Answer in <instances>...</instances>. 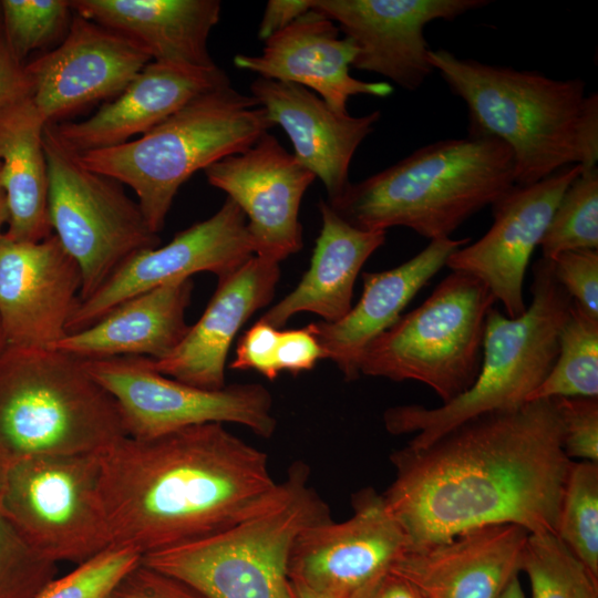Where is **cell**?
<instances>
[{
    "label": "cell",
    "instance_id": "cell-1",
    "mask_svg": "<svg viewBox=\"0 0 598 598\" xmlns=\"http://www.w3.org/2000/svg\"><path fill=\"white\" fill-rule=\"evenodd\" d=\"M390 461L394 480L382 495L409 547L501 524L555 534L573 462L553 399L474 416Z\"/></svg>",
    "mask_w": 598,
    "mask_h": 598
},
{
    "label": "cell",
    "instance_id": "cell-2",
    "mask_svg": "<svg viewBox=\"0 0 598 598\" xmlns=\"http://www.w3.org/2000/svg\"><path fill=\"white\" fill-rule=\"evenodd\" d=\"M277 488L267 454L223 423L146 440L125 436L100 453L112 547L142 557L234 526L265 507Z\"/></svg>",
    "mask_w": 598,
    "mask_h": 598
},
{
    "label": "cell",
    "instance_id": "cell-3",
    "mask_svg": "<svg viewBox=\"0 0 598 598\" xmlns=\"http://www.w3.org/2000/svg\"><path fill=\"white\" fill-rule=\"evenodd\" d=\"M429 62L468 111V135L504 142L515 185L528 186L573 166H597L598 94L580 79L458 58L430 50Z\"/></svg>",
    "mask_w": 598,
    "mask_h": 598
},
{
    "label": "cell",
    "instance_id": "cell-4",
    "mask_svg": "<svg viewBox=\"0 0 598 598\" xmlns=\"http://www.w3.org/2000/svg\"><path fill=\"white\" fill-rule=\"evenodd\" d=\"M515 186L508 146L492 136L447 138L350 184L328 202L363 230L406 227L430 240L448 238L464 221Z\"/></svg>",
    "mask_w": 598,
    "mask_h": 598
},
{
    "label": "cell",
    "instance_id": "cell-5",
    "mask_svg": "<svg viewBox=\"0 0 598 598\" xmlns=\"http://www.w3.org/2000/svg\"><path fill=\"white\" fill-rule=\"evenodd\" d=\"M272 126L251 95L228 83L196 96L137 138L76 155L89 169L130 186L150 228L158 234L192 175L246 151Z\"/></svg>",
    "mask_w": 598,
    "mask_h": 598
},
{
    "label": "cell",
    "instance_id": "cell-6",
    "mask_svg": "<svg viewBox=\"0 0 598 598\" xmlns=\"http://www.w3.org/2000/svg\"><path fill=\"white\" fill-rule=\"evenodd\" d=\"M113 396L83 360L58 349L0 354V457L97 454L125 437Z\"/></svg>",
    "mask_w": 598,
    "mask_h": 598
},
{
    "label": "cell",
    "instance_id": "cell-7",
    "mask_svg": "<svg viewBox=\"0 0 598 598\" xmlns=\"http://www.w3.org/2000/svg\"><path fill=\"white\" fill-rule=\"evenodd\" d=\"M533 276L532 302L520 316L511 318L494 307L489 310L481 369L473 385L440 406L389 408L383 422L390 434L415 433L408 446L419 448L468 419L528 402L554 365L559 333L573 305L549 259L537 260Z\"/></svg>",
    "mask_w": 598,
    "mask_h": 598
},
{
    "label": "cell",
    "instance_id": "cell-8",
    "mask_svg": "<svg viewBox=\"0 0 598 598\" xmlns=\"http://www.w3.org/2000/svg\"><path fill=\"white\" fill-rule=\"evenodd\" d=\"M329 519L328 504L310 484L308 464L295 461L257 513L213 536L141 559L205 598H292V546L305 529Z\"/></svg>",
    "mask_w": 598,
    "mask_h": 598
},
{
    "label": "cell",
    "instance_id": "cell-9",
    "mask_svg": "<svg viewBox=\"0 0 598 598\" xmlns=\"http://www.w3.org/2000/svg\"><path fill=\"white\" fill-rule=\"evenodd\" d=\"M495 302L478 278L452 270L425 301L365 348L360 375L417 381L450 402L478 375L486 318Z\"/></svg>",
    "mask_w": 598,
    "mask_h": 598
},
{
    "label": "cell",
    "instance_id": "cell-10",
    "mask_svg": "<svg viewBox=\"0 0 598 598\" xmlns=\"http://www.w3.org/2000/svg\"><path fill=\"white\" fill-rule=\"evenodd\" d=\"M48 213L53 234L78 264L80 302L95 293L137 254L159 246L136 200L123 185L89 169L47 124Z\"/></svg>",
    "mask_w": 598,
    "mask_h": 598
},
{
    "label": "cell",
    "instance_id": "cell-11",
    "mask_svg": "<svg viewBox=\"0 0 598 598\" xmlns=\"http://www.w3.org/2000/svg\"><path fill=\"white\" fill-rule=\"evenodd\" d=\"M0 507L56 565L78 566L112 547L100 496V453L38 455L8 464Z\"/></svg>",
    "mask_w": 598,
    "mask_h": 598
},
{
    "label": "cell",
    "instance_id": "cell-12",
    "mask_svg": "<svg viewBox=\"0 0 598 598\" xmlns=\"http://www.w3.org/2000/svg\"><path fill=\"white\" fill-rule=\"evenodd\" d=\"M83 362L115 400L127 437L153 439L205 423H236L267 439L276 431L272 396L259 383L200 389L162 374L146 357Z\"/></svg>",
    "mask_w": 598,
    "mask_h": 598
},
{
    "label": "cell",
    "instance_id": "cell-13",
    "mask_svg": "<svg viewBox=\"0 0 598 598\" xmlns=\"http://www.w3.org/2000/svg\"><path fill=\"white\" fill-rule=\"evenodd\" d=\"M353 514L305 529L289 558V579L332 598H347L391 569L409 548L408 537L372 487L352 496Z\"/></svg>",
    "mask_w": 598,
    "mask_h": 598
},
{
    "label": "cell",
    "instance_id": "cell-14",
    "mask_svg": "<svg viewBox=\"0 0 598 598\" xmlns=\"http://www.w3.org/2000/svg\"><path fill=\"white\" fill-rule=\"evenodd\" d=\"M252 256L246 216L227 197L213 216L179 231L168 244L131 258L95 293L79 302L66 332L81 331L123 301L167 282L198 272L226 276Z\"/></svg>",
    "mask_w": 598,
    "mask_h": 598
},
{
    "label": "cell",
    "instance_id": "cell-15",
    "mask_svg": "<svg viewBox=\"0 0 598 598\" xmlns=\"http://www.w3.org/2000/svg\"><path fill=\"white\" fill-rule=\"evenodd\" d=\"M245 214L254 255L280 264L301 250L300 204L316 176L265 133L246 151L204 169Z\"/></svg>",
    "mask_w": 598,
    "mask_h": 598
},
{
    "label": "cell",
    "instance_id": "cell-16",
    "mask_svg": "<svg viewBox=\"0 0 598 598\" xmlns=\"http://www.w3.org/2000/svg\"><path fill=\"white\" fill-rule=\"evenodd\" d=\"M152 58L126 35L73 12L63 41L25 65L47 124L117 96Z\"/></svg>",
    "mask_w": 598,
    "mask_h": 598
},
{
    "label": "cell",
    "instance_id": "cell-17",
    "mask_svg": "<svg viewBox=\"0 0 598 598\" xmlns=\"http://www.w3.org/2000/svg\"><path fill=\"white\" fill-rule=\"evenodd\" d=\"M487 0H313L357 45L351 66L378 73L404 90L415 91L433 72L426 24L451 21L486 7Z\"/></svg>",
    "mask_w": 598,
    "mask_h": 598
},
{
    "label": "cell",
    "instance_id": "cell-18",
    "mask_svg": "<svg viewBox=\"0 0 598 598\" xmlns=\"http://www.w3.org/2000/svg\"><path fill=\"white\" fill-rule=\"evenodd\" d=\"M81 271L54 234L0 240V322L6 346L53 349L78 307Z\"/></svg>",
    "mask_w": 598,
    "mask_h": 598
},
{
    "label": "cell",
    "instance_id": "cell-19",
    "mask_svg": "<svg viewBox=\"0 0 598 598\" xmlns=\"http://www.w3.org/2000/svg\"><path fill=\"white\" fill-rule=\"evenodd\" d=\"M573 165L528 185L512 187L492 205L494 221L473 244L453 251L445 266L483 281L511 318L526 310L523 285L530 257L566 188L580 174Z\"/></svg>",
    "mask_w": 598,
    "mask_h": 598
},
{
    "label": "cell",
    "instance_id": "cell-20",
    "mask_svg": "<svg viewBox=\"0 0 598 598\" xmlns=\"http://www.w3.org/2000/svg\"><path fill=\"white\" fill-rule=\"evenodd\" d=\"M339 31L330 18L312 8L267 39L260 54H237L234 64L259 78L301 85L340 114L348 113L351 96H389L393 92L390 83L361 81L350 74L358 49L350 38H340Z\"/></svg>",
    "mask_w": 598,
    "mask_h": 598
},
{
    "label": "cell",
    "instance_id": "cell-21",
    "mask_svg": "<svg viewBox=\"0 0 598 598\" xmlns=\"http://www.w3.org/2000/svg\"><path fill=\"white\" fill-rule=\"evenodd\" d=\"M529 533L513 524L474 528L409 547L391 570L425 598H499L519 575Z\"/></svg>",
    "mask_w": 598,
    "mask_h": 598
},
{
    "label": "cell",
    "instance_id": "cell-22",
    "mask_svg": "<svg viewBox=\"0 0 598 598\" xmlns=\"http://www.w3.org/2000/svg\"><path fill=\"white\" fill-rule=\"evenodd\" d=\"M279 264L250 257L234 271L217 278V287L200 318L155 369L183 383L219 390L226 385L229 348L246 321L268 306L280 279Z\"/></svg>",
    "mask_w": 598,
    "mask_h": 598
},
{
    "label": "cell",
    "instance_id": "cell-23",
    "mask_svg": "<svg viewBox=\"0 0 598 598\" xmlns=\"http://www.w3.org/2000/svg\"><path fill=\"white\" fill-rule=\"evenodd\" d=\"M250 92L271 123L287 133L293 156L322 182L328 202L340 197L351 184L352 157L379 122L380 111L362 116L340 114L301 85L259 76Z\"/></svg>",
    "mask_w": 598,
    "mask_h": 598
},
{
    "label": "cell",
    "instance_id": "cell-24",
    "mask_svg": "<svg viewBox=\"0 0 598 598\" xmlns=\"http://www.w3.org/2000/svg\"><path fill=\"white\" fill-rule=\"evenodd\" d=\"M228 83L218 66L199 70L151 61L89 118L49 125L74 154L113 147L145 134L196 96Z\"/></svg>",
    "mask_w": 598,
    "mask_h": 598
},
{
    "label": "cell",
    "instance_id": "cell-25",
    "mask_svg": "<svg viewBox=\"0 0 598 598\" xmlns=\"http://www.w3.org/2000/svg\"><path fill=\"white\" fill-rule=\"evenodd\" d=\"M470 238H441L402 265L378 272H363V290L357 305L334 322L307 324L322 350L344 380L360 377L358 362L365 348L391 328L414 296L445 266L448 256L470 244Z\"/></svg>",
    "mask_w": 598,
    "mask_h": 598
},
{
    "label": "cell",
    "instance_id": "cell-26",
    "mask_svg": "<svg viewBox=\"0 0 598 598\" xmlns=\"http://www.w3.org/2000/svg\"><path fill=\"white\" fill-rule=\"evenodd\" d=\"M74 13L142 45L152 61L210 70L208 37L219 22L218 0H71Z\"/></svg>",
    "mask_w": 598,
    "mask_h": 598
},
{
    "label": "cell",
    "instance_id": "cell-27",
    "mask_svg": "<svg viewBox=\"0 0 598 598\" xmlns=\"http://www.w3.org/2000/svg\"><path fill=\"white\" fill-rule=\"evenodd\" d=\"M192 278L177 279L136 295L94 324L66 334L53 349L81 360L146 357L161 360L183 340L189 326Z\"/></svg>",
    "mask_w": 598,
    "mask_h": 598
},
{
    "label": "cell",
    "instance_id": "cell-28",
    "mask_svg": "<svg viewBox=\"0 0 598 598\" xmlns=\"http://www.w3.org/2000/svg\"><path fill=\"white\" fill-rule=\"evenodd\" d=\"M321 230L310 266L297 287L260 318L281 328L298 312H312L334 322L352 308L355 280L368 258L385 241L386 231L363 230L319 202Z\"/></svg>",
    "mask_w": 598,
    "mask_h": 598
},
{
    "label": "cell",
    "instance_id": "cell-29",
    "mask_svg": "<svg viewBox=\"0 0 598 598\" xmlns=\"http://www.w3.org/2000/svg\"><path fill=\"white\" fill-rule=\"evenodd\" d=\"M47 122L28 96L0 110V188L9 212L4 236L35 243L53 234L48 213Z\"/></svg>",
    "mask_w": 598,
    "mask_h": 598
},
{
    "label": "cell",
    "instance_id": "cell-30",
    "mask_svg": "<svg viewBox=\"0 0 598 598\" xmlns=\"http://www.w3.org/2000/svg\"><path fill=\"white\" fill-rule=\"evenodd\" d=\"M576 396L598 398V319L573 301L554 365L528 401Z\"/></svg>",
    "mask_w": 598,
    "mask_h": 598
},
{
    "label": "cell",
    "instance_id": "cell-31",
    "mask_svg": "<svg viewBox=\"0 0 598 598\" xmlns=\"http://www.w3.org/2000/svg\"><path fill=\"white\" fill-rule=\"evenodd\" d=\"M520 573L530 598H598V577L553 533L528 535Z\"/></svg>",
    "mask_w": 598,
    "mask_h": 598
},
{
    "label": "cell",
    "instance_id": "cell-32",
    "mask_svg": "<svg viewBox=\"0 0 598 598\" xmlns=\"http://www.w3.org/2000/svg\"><path fill=\"white\" fill-rule=\"evenodd\" d=\"M555 535L598 577V463L571 462Z\"/></svg>",
    "mask_w": 598,
    "mask_h": 598
},
{
    "label": "cell",
    "instance_id": "cell-33",
    "mask_svg": "<svg viewBox=\"0 0 598 598\" xmlns=\"http://www.w3.org/2000/svg\"><path fill=\"white\" fill-rule=\"evenodd\" d=\"M543 258L598 248V169L582 168L566 188L540 241Z\"/></svg>",
    "mask_w": 598,
    "mask_h": 598
},
{
    "label": "cell",
    "instance_id": "cell-34",
    "mask_svg": "<svg viewBox=\"0 0 598 598\" xmlns=\"http://www.w3.org/2000/svg\"><path fill=\"white\" fill-rule=\"evenodd\" d=\"M0 10L4 40L20 62L68 32L73 17L68 0H2Z\"/></svg>",
    "mask_w": 598,
    "mask_h": 598
},
{
    "label": "cell",
    "instance_id": "cell-35",
    "mask_svg": "<svg viewBox=\"0 0 598 598\" xmlns=\"http://www.w3.org/2000/svg\"><path fill=\"white\" fill-rule=\"evenodd\" d=\"M56 574L58 565L40 555L0 507V598H33Z\"/></svg>",
    "mask_w": 598,
    "mask_h": 598
},
{
    "label": "cell",
    "instance_id": "cell-36",
    "mask_svg": "<svg viewBox=\"0 0 598 598\" xmlns=\"http://www.w3.org/2000/svg\"><path fill=\"white\" fill-rule=\"evenodd\" d=\"M141 558L134 550L111 547L64 576L55 577L33 598H102Z\"/></svg>",
    "mask_w": 598,
    "mask_h": 598
},
{
    "label": "cell",
    "instance_id": "cell-37",
    "mask_svg": "<svg viewBox=\"0 0 598 598\" xmlns=\"http://www.w3.org/2000/svg\"><path fill=\"white\" fill-rule=\"evenodd\" d=\"M563 424V450L571 461L598 463V398L553 399Z\"/></svg>",
    "mask_w": 598,
    "mask_h": 598
},
{
    "label": "cell",
    "instance_id": "cell-38",
    "mask_svg": "<svg viewBox=\"0 0 598 598\" xmlns=\"http://www.w3.org/2000/svg\"><path fill=\"white\" fill-rule=\"evenodd\" d=\"M558 283L587 315L598 319V251H564L551 259Z\"/></svg>",
    "mask_w": 598,
    "mask_h": 598
},
{
    "label": "cell",
    "instance_id": "cell-39",
    "mask_svg": "<svg viewBox=\"0 0 598 598\" xmlns=\"http://www.w3.org/2000/svg\"><path fill=\"white\" fill-rule=\"evenodd\" d=\"M102 598H205L183 580L142 559L122 575Z\"/></svg>",
    "mask_w": 598,
    "mask_h": 598
},
{
    "label": "cell",
    "instance_id": "cell-40",
    "mask_svg": "<svg viewBox=\"0 0 598 598\" xmlns=\"http://www.w3.org/2000/svg\"><path fill=\"white\" fill-rule=\"evenodd\" d=\"M279 332L278 328L258 320L239 339L230 369L254 370L275 380L280 373L277 365Z\"/></svg>",
    "mask_w": 598,
    "mask_h": 598
},
{
    "label": "cell",
    "instance_id": "cell-41",
    "mask_svg": "<svg viewBox=\"0 0 598 598\" xmlns=\"http://www.w3.org/2000/svg\"><path fill=\"white\" fill-rule=\"evenodd\" d=\"M323 359L316 337L307 329L280 330L277 347V365L280 372L298 374L315 368Z\"/></svg>",
    "mask_w": 598,
    "mask_h": 598
},
{
    "label": "cell",
    "instance_id": "cell-42",
    "mask_svg": "<svg viewBox=\"0 0 598 598\" xmlns=\"http://www.w3.org/2000/svg\"><path fill=\"white\" fill-rule=\"evenodd\" d=\"M31 95L25 66L12 54L0 29V110Z\"/></svg>",
    "mask_w": 598,
    "mask_h": 598
},
{
    "label": "cell",
    "instance_id": "cell-43",
    "mask_svg": "<svg viewBox=\"0 0 598 598\" xmlns=\"http://www.w3.org/2000/svg\"><path fill=\"white\" fill-rule=\"evenodd\" d=\"M313 0H269L258 28V38L266 41L311 10Z\"/></svg>",
    "mask_w": 598,
    "mask_h": 598
},
{
    "label": "cell",
    "instance_id": "cell-44",
    "mask_svg": "<svg viewBox=\"0 0 598 598\" xmlns=\"http://www.w3.org/2000/svg\"><path fill=\"white\" fill-rule=\"evenodd\" d=\"M347 598H425L404 577L391 569L353 591Z\"/></svg>",
    "mask_w": 598,
    "mask_h": 598
},
{
    "label": "cell",
    "instance_id": "cell-45",
    "mask_svg": "<svg viewBox=\"0 0 598 598\" xmlns=\"http://www.w3.org/2000/svg\"><path fill=\"white\" fill-rule=\"evenodd\" d=\"M292 598H332L330 596L317 592L306 586L290 581Z\"/></svg>",
    "mask_w": 598,
    "mask_h": 598
},
{
    "label": "cell",
    "instance_id": "cell-46",
    "mask_svg": "<svg viewBox=\"0 0 598 598\" xmlns=\"http://www.w3.org/2000/svg\"><path fill=\"white\" fill-rule=\"evenodd\" d=\"M499 598H526L519 576L511 580Z\"/></svg>",
    "mask_w": 598,
    "mask_h": 598
},
{
    "label": "cell",
    "instance_id": "cell-47",
    "mask_svg": "<svg viewBox=\"0 0 598 598\" xmlns=\"http://www.w3.org/2000/svg\"><path fill=\"white\" fill-rule=\"evenodd\" d=\"M9 212L7 206V199L3 190L0 188V240L2 239L4 233L2 228L8 224Z\"/></svg>",
    "mask_w": 598,
    "mask_h": 598
},
{
    "label": "cell",
    "instance_id": "cell-48",
    "mask_svg": "<svg viewBox=\"0 0 598 598\" xmlns=\"http://www.w3.org/2000/svg\"><path fill=\"white\" fill-rule=\"evenodd\" d=\"M4 473H6V464L0 457V491L3 484Z\"/></svg>",
    "mask_w": 598,
    "mask_h": 598
},
{
    "label": "cell",
    "instance_id": "cell-49",
    "mask_svg": "<svg viewBox=\"0 0 598 598\" xmlns=\"http://www.w3.org/2000/svg\"><path fill=\"white\" fill-rule=\"evenodd\" d=\"M4 348H6V340H4V336H3V331H2V327L0 322V354Z\"/></svg>",
    "mask_w": 598,
    "mask_h": 598
}]
</instances>
